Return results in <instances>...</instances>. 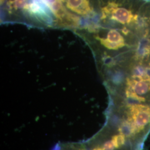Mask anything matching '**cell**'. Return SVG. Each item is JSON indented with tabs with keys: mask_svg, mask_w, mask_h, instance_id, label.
<instances>
[{
	"mask_svg": "<svg viewBox=\"0 0 150 150\" xmlns=\"http://www.w3.org/2000/svg\"><path fill=\"white\" fill-rule=\"evenodd\" d=\"M61 1L70 13L82 21L83 27L81 30L90 25L97 23L99 17V0H61Z\"/></svg>",
	"mask_w": 150,
	"mask_h": 150,
	"instance_id": "6da1fadb",
	"label": "cell"
},
{
	"mask_svg": "<svg viewBox=\"0 0 150 150\" xmlns=\"http://www.w3.org/2000/svg\"><path fill=\"white\" fill-rule=\"evenodd\" d=\"M111 141L115 146V149H119L125 144L126 137L122 134H115L112 137Z\"/></svg>",
	"mask_w": 150,
	"mask_h": 150,
	"instance_id": "7a4b0ae2",
	"label": "cell"
},
{
	"mask_svg": "<svg viewBox=\"0 0 150 150\" xmlns=\"http://www.w3.org/2000/svg\"><path fill=\"white\" fill-rule=\"evenodd\" d=\"M102 147L105 150H114L115 149V146L111 140H109L105 142L102 145Z\"/></svg>",
	"mask_w": 150,
	"mask_h": 150,
	"instance_id": "3957f363",
	"label": "cell"
},
{
	"mask_svg": "<svg viewBox=\"0 0 150 150\" xmlns=\"http://www.w3.org/2000/svg\"><path fill=\"white\" fill-rule=\"evenodd\" d=\"M121 32L125 35H127L129 32V31L126 27H123V28L121 29Z\"/></svg>",
	"mask_w": 150,
	"mask_h": 150,
	"instance_id": "277c9868",
	"label": "cell"
}]
</instances>
